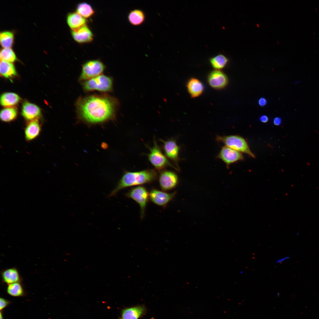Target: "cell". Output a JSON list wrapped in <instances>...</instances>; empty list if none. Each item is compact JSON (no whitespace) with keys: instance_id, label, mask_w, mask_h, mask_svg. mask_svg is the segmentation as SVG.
Here are the masks:
<instances>
[{"instance_id":"cell-1","label":"cell","mask_w":319,"mask_h":319,"mask_svg":"<svg viewBox=\"0 0 319 319\" xmlns=\"http://www.w3.org/2000/svg\"><path fill=\"white\" fill-rule=\"evenodd\" d=\"M120 105L117 98L107 93L80 96L75 103L78 120L89 126L115 121Z\"/></svg>"},{"instance_id":"cell-2","label":"cell","mask_w":319,"mask_h":319,"mask_svg":"<svg viewBox=\"0 0 319 319\" xmlns=\"http://www.w3.org/2000/svg\"><path fill=\"white\" fill-rule=\"evenodd\" d=\"M157 176L156 170L153 169L136 172L125 171L116 186L107 197L115 196L120 191L127 187L152 183L157 179Z\"/></svg>"},{"instance_id":"cell-3","label":"cell","mask_w":319,"mask_h":319,"mask_svg":"<svg viewBox=\"0 0 319 319\" xmlns=\"http://www.w3.org/2000/svg\"><path fill=\"white\" fill-rule=\"evenodd\" d=\"M80 83L83 90L86 92L97 91L103 93H107L113 91V78L103 74L81 82Z\"/></svg>"},{"instance_id":"cell-4","label":"cell","mask_w":319,"mask_h":319,"mask_svg":"<svg viewBox=\"0 0 319 319\" xmlns=\"http://www.w3.org/2000/svg\"><path fill=\"white\" fill-rule=\"evenodd\" d=\"M154 139V145L152 147L147 145L146 146L149 150V152L147 154L148 159L155 170L161 172L164 170L166 168L170 167L179 171V170L170 163L162 153L155 138Z\"/></svg>"},{"instance_id":"cell-5","label":"cell","mask_w":319,"mask_h":319,"mask_svg":"<svg viewBox=\"0 0 319 319\" xmlns=\"http://www.w3.org/2000/svg\"><path fill=\"white\" fill-rule=\"evenodd\" d=\"M216 140L221 142L226 146L240 152L247 154L250 156L255 158L254 155L250 149L245 140L242 137L237 135L217 136Z\"/></svg>"},{"instance_id":"cell-6","label":"cell","mask_w":319,"mask_h":319,"mask_svg":"<svg viewBox=\"0 0 319 319\" xmlns=\"http://www.w3.org/2000/svg\"><path fill=\"white\" fill-rule=\"evenodd\" d=\"M105 69V65L99 59L88 61L82 65L79 81L81 82L102 74Z\"/></svg>"},{"instance_id":"cell-7","label":"cell","mask_w":319,"mask_h":319,"mask_svg":"<svg viewBox=\"0 0 319 319\" xmlns=\"http://www.w3.org/2000/svg\"><path fill=\"white\" fill-rule=\"evenodd\" d=\"M127 198L136 201L140 209V217L143 219L145 215L146 208L149 198V193L146 188L141 185L132 188L125 194Z\"/></svg>"},{"instance_id":"cell-8","label":"cell","mask_w":319,"mask_h":319,"mask_svg":"<svg viewBox=\"0 0 319 319\" xmlns=\"http://www.w3.org/2000/svg\"><path fill=\"white\" fill-rule=\"evenodd\" d=\"M160 140L162 143L165 154L180 170L178 164L180 160L179 155L180 147L177 144L176 140L171 138L165 141L161 139Z\"/></svg>"},{"instance_id":"cell-9","label":"cell","mask_w":319,"mask_h":319,"mask_svg":"<svg viewBox=\"0 0 319 319\" xmlns=\"http://www.w3.org/2000/svg\"><path fill=\"white\" fill-rule=\"evenodd\" d=\"M160 186L163 191H167L175 188L178 182L177 175L174 172L164 170L160 172L159 177Z\"/></svg>"},{"instance_id":"cell-10","label":"cell","mask_w":319,"mask_h":319,"mask_svg":"<svg viewBox=\"0 0 319 319\" xmlns=\"http://www.w3.org/2000/svg\"><path fill=\"white\" fill-rule=\"evenodd\" d=\"M149 194V199L157 205L165 207L172 199L175 192L167 193L155 188L152 189Z\"/></svg>"},{"instance_id":"cell-11","label":"cell","mask_w":319,"mask_h":319,"mask_svg":"<svg viewBox=\"0 0 319 319\" xmlns=\"http://www.w3.org/2000/svg\"><path fill=\"white\" fill-rule=\"evenodd\" d=\"M217 158L223 161L227 168L229 167L230 164L244 159L241 152L226 146L222 148Z\"/></svg>"},{"instance_id":"cell-12","label":"cell","mask_w":319,"mask_h":319,"mask_svg":"<svg viewBox=\"0 0 319 319\" xmlns=\"http://www.w3.org/2000/svg\"><path fill=\"white\" fill-rule=\"evenodd\" d=\"M208 83L213 88L220 89L225 87L228 82V78L223 72L215 70L211 71L207 78Z\"/></svg>"},{"instance_id":"cell-13","label":"cell","mask_w":319,"mask_h":319,"mask_svg":"<svg viewBox=\"0 0 319 319\" xmlns=\"http://www.w3.org/2000/svg\"><path fill=\"white\" fill-rule=\"evenodd\" d=\"M74 40L80 43H88L93 39V34L86 24L79 28L71 30Z\"/></svg>"},{"instance_id":"cell-14","label":"cell","mask_w":319,"mask_h":319,"mask_svg":"<svg viewBox=\"0 0 319 319\" xmlns=\"http://www.w3.org/2000/svg\"><path fill=\"white\" fill-rule=\"evenodd\" d=\"M22 114L26 120L30 121L37 120L41 115L39 107L36 105L28 102H25L22 106Z\"/></svg>"},{"instance_id":"cell-15","label":"cell","mask_w":319,"mask_h":319,"mask_svg":"<svg viewBox=\"0 0 319 319\" xmlns=\"http://www.w3.org/2000/svg\"><path fill=\"white\" fill-rule=\"evenodd\" d=\"M41 131V126L37 120L30 121L24 130L25 139L28 141L33 140L39 136Z\"/></svg>"},{"instance_id":"cell-16","label":"cell","mask_w":319,"mask_h":319,"mask_svg":"<svg viewBox=\"0 0 319 319\" xmlns=\"http://www.w3.org/2000/svg\"><path fill=\"white\" fill-rule=\"evenodd\" d=\"M186 87L191 97L195 98L200 96L202 93L204 87L202 83L198 79L192 78L188 81Z\"/></svg>"},{"instance_id":"cell-17","label":"cell","mask_w":319,"mask_h":319,"mask_svg":"<svg viewBox=\"0 0 319 319\" xmlns=\"http://www.w3.org/2000/svg\"><path fill=\"white\" fill-rule=\"evenodd\" d=\"M2 281L8 285L11 284L21 282V278L17 269L15 268L6 269L1 274Z\"/></svg>"},{"instance_id":"cell-18","label":"cell","mask_w":319,"mask_h":319,"mask_svg":"<svg viewBox=\"0 0 319 319\" xmlns=\"http://www.w3.org/2000/svg\"><path fill=\"white\" fill-rule=\"evenodd\" d=\"M66 21L71 30L79 28L86 24L87 20L77 12L69 13L66 17Z\"/></svg>"},{"instance_id":"cell-19","label":"cell","mask_w":319,"mask_h":319,"mask_svg":"<svg viewBox=\"0 0 319 319\" xmlns=\"http://www.w3.org/2000/svg\"><path fill=\"white\" fill-rule=\"evenodd\" d=\"M20 100L19 95L15 93L6 92L1 95L0 103L2 106L9 107L16 105L19 102Z\"/></svg>"},{"instance_id":"cell-20","label":"cell","mask_w":319,"mask_h":319,"mask_svg":"<svg viewBox=\"0 0 319 319\" xmlns=\"http://www.w3.org/2000/svg\"><path fill=\"white\" fill-rule=\"evenodd\" d=\"M145 309L141 306L127 308L122 312L123 319H138L144 313Z\"/></svg>"},{"instance_id":"cell-21","label":"cell","mask_w":319,"mask_h":319,"mask_svg":"<svg viewBox=\"0 0 319 319\" xmlns=\"http://www.w3.org/2000/svg\"><path fill=\"white\" fill-rule=\"evenodd\" d=\"M1 74L6 78H12L16 75L17 72L14 65L11 63L1 60Z\"/></svg>"},{"instance_id":"cell-22","label":"cell","mask_w":319,"mask_h":319,"mask_svg":"<svg viewBox=\"0 0 319 319\" xmlns=\"http://www.w3.org/2000/svg\"><path fill=\"white\" fill-rule=\"evenodd\" d=\"M130 23L133 25L138 26L142 23L145 19L144 12L141 10L135 9L130 12L128 16Z\"/></svg>"},{"instance_id":"cell-23","label":"cell","mask_w":319,"mask_h":319,"mask_svg":"<svg viewBox=\"0 0 319 319\" xmlns=\"http://www.w3.org/2000/svg\"><path fill=\"white\" fill-rule=\"evenodd\" d=\"M229 60L224 55L219 54L211 58L210 62L212 67L216 70H220L227 65Z\"/></svg>"},{"instance_id":"cell-24","label":"cell","mask_w":319,"mask_h":319,"mask_svg":"<svg viewBox=\"0 0 319 319\" xmlns=\"http://www.w3.org/2000/svg\"><path fill=\"white\" fill-rule=\"evenodd\" d=\"M17 114V111L15 108L11 107H6L1 111L0 119L3 122H10L16 118Z\"/></svg>"},{"instance_id":"cell-25","label":"cell","mask_w":319,"mask_h":319,"mask_svg":"<svg viewBox=\"0 0 319 319\" xmlns=\"http://www.w3.org/2000/svg\"><path fill=\"white\" fill-rule=\"evenodd\" d=\"M76 12L84 18L92 16L95 11L92 6L89 3L82 2L79 3L76 7Z\"/></svg>"},{"instance_id":"cell-26","label":"cell","mask_w":319,"mask_h":319,"mask_svg":"<svg viewBox=\"0 0 319 319\" xmlns=\"http://www.w3.org/2000/svg\"><path fill=\"white\" fill-rule=\"evenodd\" d=\"M14 34L12 32L4 31L0 33V44L3 48H11L14 40Z\"/></svg>"},{"instance_id":"cell-27","label":"cell","mask_w":319,"mask_h":319,"mask_svg":"<svg viewBox=\"0 0 319 319\" xmlns=\"http://www.w3.org/2000/svg\"><path fill=\"white\" fill-rule=\"evenodd\" d=\"M7 292L9 295L14 297L22 296L25 294L24 288L20 282H16L8 285Z\"/></svg>"},{"instance_id":"cell-28","label":"cell","mask_w":319,"mask_h":319,"mask_svg":"<svg viewBox=\"0 0 319 319\" xmlns=\"http://www.w3.org/2000/svg\"><path fill=\"white\" fill-rule=\"evenodd\" d=\"M1 60L12 63L17 59L16 56L11 48H3L0 51Z\"/></svg>"},{"instance_id":"cell-29","label":"cell","mask_w":319,"mask_h":319,"mask_svg":"<svg viewBox=\"0 0 319 319\" xmlns=\"http://www.w3.org/2000/svg\"><path fill=\"white\" fill-rule=\"evenodd\" d=\"M9 304V301L1 297L0 299V310H1L5 308Z\"/></svg>"},{"instance_id":"cell-30","label":"cell","mask_w":319,"mask_h":319,"mask_svg":"<svg viewBox=\"0 0 319 319\" xmlns=\"http://www.w3.org/2000/svg\"><path fill=\"white\" fill-rule=\"evenodd\" d=\"M267 101L264 97H261L258 100V104L261 106H264L267 104Z\"/></svg>"},{"instance_id":"cell-31","label":"cell","mask_w":319,"mask_h":319,"mask_svg":"<svg viewBox=\"0 0 319 319\" xmlns=\"http://www.w3.org/2000/svg\"><path fill=\"white\" fill-rule=\"evenodd\" d=\"M281 120L279 117H277L275 118L274 120V123L276 126H279L281 124Z\"/></svg>"},{"instance_id":"cell-32","label":"cell","mask_w":319,"mask_h":319,"mask_svg":"<svg viewBox=\"0 0 319 319\" xmlns=\"http://www.w3.org/2000/svg\"><path fill=\"white\" fill-rule=\"evenodd\" d=\"M260 121L263 123H266L268 122V117L266 115H263L260 118Z\"/></svg>"},{"instance_id":"cell-33","label":"cell","mask_w":319,"mask_h":319,"mask_svg":"<svg viewBox=\"0 0 319 319\" xmlns=\"http://www.w3.org/2000/svg\"><path fill=\"white\" fill-rule=\"evenodd\" d=\"M289 258V257H284L283 258H281L280 259H278V260H277L276 261V263H281L284 261H285L286 259H288V258Z\"/></svg>"},{"instance_id":"cell-34","label":"cell","mask_w":319,"mask_h":319,"mask_svg":"<svg viewBox=\"0 0 319 319\" xmlns=\"http://www.w3.org/2000/svg\"><path fill=\"white\" fill-rule=\"evenodd\" d=\"M0 319H3V315L1 312L0 313Z\"/></svg>"}]
</instances>
